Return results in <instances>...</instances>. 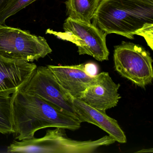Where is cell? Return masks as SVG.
<instances>
[{"instance_id":"obj_7","label":"cell","mask_w":153,"mask_h":153,"mask_svg":"<svg viewBox=\"0 0 153 153\" xmlns=\"http://www.w3.org/2000/svg\"><path fill=\"white\" fill-rule=\"evenodd\" d=\"M120 87L108 72H101L94 76L79 99L92 107L106 111L118 105L121 98L119 93Z\"/></svg>"},{"instance_id":"obj_9","label":"cell","mask_w":153,"mask_h":153,"mask_svg":"<svg viewBox=\"0 0 153 153\" xmlns=\"http://www.w3.org/2000/svg\"><path fill=\"white\" fill-rule=\"evenodd\" d=\"M64 91L72 98L79 99L94 78L88 73L86 64L71 66L48 65Z\"/></svg>"},{"instance_id":"obj_12","label":"cell","mask_w":153,"mask_h":153,"mask_svg":"<svg viewBox=\"0 0 153 153\" xmlns=\"http://www.w3.org/2000/svg\"><path fill=\"white\" fill-rule=\"evenodd\" d=\"M17 90L0 91V133H14L13 102L14 93Z\"/></svg>"},{"instance_id":"obj_4","label":"cell","mask_w":153,"mask_h":153,"mask_svg":"<svg viewBox=\"0 0 153 153\" xmlns=\"http://www.w3.org/2000/svg\"><path fill=\"white\" fill-rule=\"evenodd\" d=\"M115 71L136 85L145 88L153 79V60L150 53L139 45L122 42L114 46Z\"/></svg>"},{"instance_id":"obj_8","label":"cell","mask_w":153,"mask_h":153,"mask_svg":"<svg viewBox=\"0 0 153 153\" xmlns=\"http://www.w3.org/2000/svg\"><path fill=\"white\" fill-rule=\"evenodd\" d=\"M72 104L81 123L87 122L97 126L119 143L127 142L125 133L117 121L107 115L105 111L92 107L77 98H72Z\"/></svg>"},{"instance_id":"obj_13","label":"cell","mask_w":153,"mask_h":153,"mask_svg":"<svg viewBox=\"0 0 153 153\" xmlns=\"http://www.w3.org/2000/svg\"><path fill=\"white\" fill-rule=\"evenodd\" d=\"M37 0H11L6 7L0 13V25L5 24L8 18Z\"/></svg>"},{"instance_id":"obj_16","label":"cell","mask_w":153,"mask_h":153,"mask_svg":"<svg viewBox=\"0 0 153 153\" xmlns=\"http://www.w3.org/2000/svg\"><path fill=\"white\" fill-rule=\"evenodd\" d=\"M153 150V149H146V150H145V151L140 150V151H138V152H139V153H142V152H144V153H145V152H153V150Z\"/></svg>"},{"instance_id":"obj_10","label":"cell","mask_w":153,"mask_h":153,"mask_svg":"<svg viewBox=\"0 0 153 153\" xmlns=\"http://www.w3.org/2000/svg\"><path fill=\"white\" fill-rule=\"evenodd\" d=\"M37 68L35 63L0 56V91L22 88Z\"/></svg>"},{"instance_id":"obj_11","label":"cell","mask_w":153,"mask_h":153,"mask_svg":"<svg viewBox=\"0 0 153 153\" xmlns=\"http://www.w3.org/2000/svg\"><path fill=\"white\" fill-rule=\"evenodd\" d=\"M100 0H67L65 2L68 17L91 23Z\"/></svg>"},{"instance_id":"obj_14","label":"cell","mask_w":153,"mask_h":153,"mask_svg":"<svg viewBox=\"0 0 153 153\" xmlns=\"http://www.w3.org/2000/svg\"><path fill=\"white\" fill-rule=\"evenodd\" d=\"M86 70L88 73L92 76H94L97 75V67L95 64L92 63H87L86 64Z\"/></svg>"},{"instance_id":"obj_5","label":"cell","mask_w":153,"mask_h":153,"mask_svg":"<svg viewBox=\"0 0 153 153\" xmlns=\"http://www.w3.org/2000/svg\"><path fill=\"white\" fill-rule=\"evenodd\" d=\"M63 28L64 33H53L61 39L75 44L79 55H89L98 61L108 60L107 34L94 25L68 17L63 24Z\"/></svg>"},{"instance_id":"obj_15","label":"cell","mask_w":153,"mask_h":153,"mask_svg":"<svg viewBox=\"0 0 153 153\" xmlns=\"http://www.w3.org/2000/svg\"><path fill=\"white\" fill-rule=\"evenodd\" d=\"M11 0H0V13L6 7Z\"/></svg>"},{"instance_id":"obj_3","label":"cell","mask_w":153,"mask_h":153,"mask_svg":"<svg viewBox=\"0 0 153 153\" xmlns=\"http://www.w3.org/2000/svg\"><path fill=\"white\" fill-rule=\"evenodd\" d=\"M46 39L28 31L0 25V56L6 59L33 62L51 53Z\"/></svg>"},{"instance_id":"obj_1","label":"cell","mask_w":153,"mask_h":153,"mask_svg":"<svg viewBox=\"0 0 153 153\" xmlns=\"http://www.w3.org/2000/svg\"><path fill=\"white\" fill-rule=\"evenodd\" d=\"M92 21L107 35L142 36L153 50V0H100Z\"/></svg>"},{"instance_id":"obj_2","label":"cell","mask_w":153,"mask_h":153,"mask_svg":"<svg viewBox=\"0 0 153 153\" xmlns=\"http://www.w3.org/2000/svg\"><path fill=\"white\" fill-rule=\"evenodd\" d=\"M14 134L20 141L32 138L37 131L60 128L75 131L81 122L64 110L37 96L18 89L13 102Z\"/></svg>"},{"instance_id":"obj_6","label":"cell","mask_w":153,"mask_h":153,"mask_svg":"<svg viewBox=\"0 0 153 153\" xmlns=\"http://www.w3.org/2000/svg\"><path fill=\"white\" fill-rule=\"evenodd\" d=\"M37 96L77 118L72 104V98L62 88L47 66L36 68L28 82L20 89Z\"/></svg>"}]
</instances>
